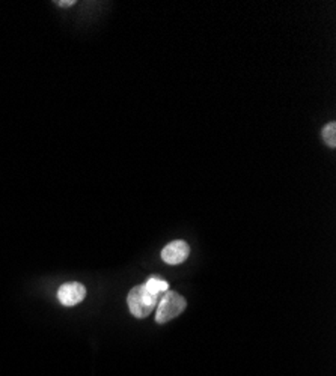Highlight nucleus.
<instances>
[{"label":"nucleus","instance_id":"obj_1","mask_svg":"<svg viewBox=\"0 0 336 376\" xmlns=\"http://www.w3.org/2000/svg\"><path fill=\"white\" fill-rule=\"evenodd\" d=\"M159 300H160V295L152 292L151 289L147 287L145 283H143L139 286H134L129 292L127 304L130 308V313L134 317L143 319V317H147L152 310H154V307L157 306Z\"/></svg>","mask_w":336,"mask_h":376},{"label":"nucleus","instance_id":"obj_6","mask_svg":"<svg viewBox=\"0 0 336 376\" xmlns=\"http://www.w3.org/2000/svg\"><path fill=\"white\" fill-rule=\"evenodd\" d=\"M323 140L330 148L336 146V123L330 122L323 128Z\"/></svg>","mask_w":336,"mask_h":376},{"label":"nucleus","instance_id":"obj_4","mask_svg":"<svg viewBox=\"0 0 336 376\" xmlns=\"http://www.w3.org/2000/svg\"><path fill=\"white\" fill-rule=\"evenodd\" d=\"M190 255V247L186 241H172L165 248L161 250V259L163 262L169 265H180L186 262Z\"/></svg>","mask_w":336,"mask_h":376},{"label":"nucleus","instance_id":"obj_2","mask_svg":"<svg viewBox=\"0 0 336 376\" xmlns=\"http://www.w3.org/2000/svg\"><path fill=\"white\" fill-rule=\"evenodd\" d=\"M157 304H159L156 313L157 324H166L172 319H175V317L184 312L187 307L186 298L175 291H168L163 294Z\"/></svg>","mask_w":336,"mask_h":376},{"label":"nucleus","instance_id":"obj_3","mask_svg":"<svg viewBox=\"0 0 336 376\" xmlns=\"http://www.w3.org/2000/svg\"><path fill=\"white\" fill-rule=\"evenodd\" d=\"M86 298V287L79 282L64 283L57 291V300L65 307H74Z\"/></svg>","mask_w":336,"mask_h":376},{"label":"nucleus","instance_id":"obj_5","mask_svg":"<svg viewBox=\"0 0 336 376\" xmlns=\"http://www.w3.org/2000/svg\"><path fill=\"white\" fill-rule=\"evenodd\" d=\"M145 286L149 287L152 292H156L157 295H163L165 292L169 291V285L168 282L165 280V278H161L159 276H151L148 280L145 282Z\"/></svg>","mask_w":336,"mask_h":376},{"label":"nucleus","instance_id":"obj_7","mask_svg":"<svg viewBox=\"0 0 336 376\" xmlns=\"http://www.w3.org/2000/svg\"><path fill=\"white\" fill-rule=\"evenodd\" d=\"M57 5H59V6H71V5H74V0H68V2H57Z\"/></svg>","mask_w":336,"mask_h":376}]
</instances>
